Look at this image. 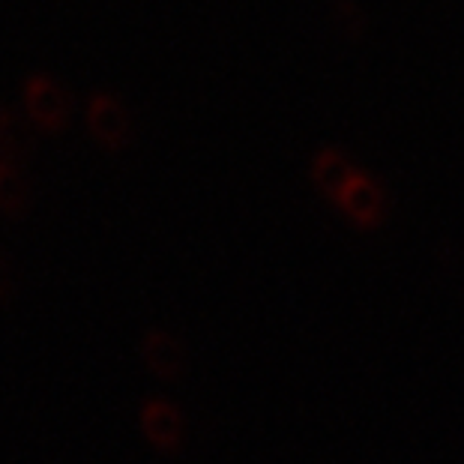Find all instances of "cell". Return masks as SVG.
<instances>
[{
    "instance_id": "1",
    "label": "cell",
    "mask_w": 464,
    "mask_h": 464,
    "mask_svg": "<svg viewBox=\"0 0 464 464\" xmlns=\"http://www.w3.org/2000/svg\"><path fill=\"white\" fill-rule=\"evenodd\" d=\"M24 100L34 121L45 126H61L69 117V91L48 75H34L24 84Z\"/></svg>"
},
{
    "instance_id": "2",
    "label": "cell",
    "mask_w": 464,
    "mask_h": 464,
    "mask_svg": "<svg viewBox=\"0 0 464 464\" xmlns=\"http://www.w3.org/2000/svg\"><path fill=\"white\" fill-rule=\"evenodd\" d=\"M141 357L150 365L153 374H160L165 381L180 378L186 372V351L177 335L168 330H147L144 342H141Z\"/></svg>"
},
{
    "instance_id": "3",
    "label": "cell",
    "mask_w": 464,
    "mask_h": 464,
    "mask_svg": "<svg viewBox=\"0 0 464 464\" xmlns=\"http://www.w3.org/2000/svg\"><path fill=\"white\" fill-rule=\"evenodd\" d=\"M91 130L93 135L100 138L102 144H123L126 138H130V130H132V121H130V111H126V105L117 100L111 93H96L93 102H91Z\"/></svg>"
},
{
    "instance_id": "4",
    "label": "cell",
    "mask_w": 464,
    "mask_h": 464,
    "mask_svg": "<svg viewBox=\"0 0 464 464\" xmlns=\"http://www.w3.org/2000/svg\"><path fill=\"white\" fill-rule=\"evenodd\" d=\"M141 429L150 438L153 447H160L165 452H174L183 440V420L174 411V404H168L162 399H153L144 404L141 411Z\"/></svg>"
},
{
    "instance_id": "5",
    "label": "cell",
    "mask_w": 464,
    "mask_h": 464,
    "mask_svg": "<svg viewBox=\"0 0 464 464\" xmlns=\"http://www.w3.org/2000/svg\"><path fill=\"white\" fill-rule=\"evenodd\" d=\"M339 204L360 225H374L383 216V192H381V186H374L369 177H362V174L353 177L348 189L342 192Z\"/></svg>"
},
{
    "instance_id": "6",
    "label": "cell",
    "mask_w": 464,
    "mask_h": 464,
    "mask_svg": "<svg viewBox=\"0 0 464 464\" xmlns=\"http://www.w3.org/2000/svg\"><path fill=\"white\" fill-rule=\"evenodd\" d=\"M360 171H353V165L344 160L342 153H335V150H324V153L314 156V165H312L314 183H318L327 195H333L335 201L342 198V192L348 189L351 180Z\"/></svg>"
},
{
    "instance_id": "7",
    "label": "cell",
    "mask_w": 464,
    "mask_h": 464,
    "mask_svg": "<svg viewBox=\"0 0 464 464\" xmlns=\"http://www.w3.org/2000/svg\"><path fill=\"white\" fill-rule=\"evenodd\" d=\"M0 207L9 213H22L27 207V183L13 162H0Z\"/></svg>"
},
{
    "instance_id": "8",
    "label": "cell",
    "mask_w": 464,
    "mask_h": 464,
    "mask_svg": "<svg viewBox=\"0 0 464 464\" xmlns=\"http://www.w3.org/2000/svg\"><path fill=\"white\" fill-rule=\"evenodd\" d=\"M15 294H18V276H15V266H13V261H9L4 252H0V303L15 300Z\"/></svg>"
}]
</instances>
